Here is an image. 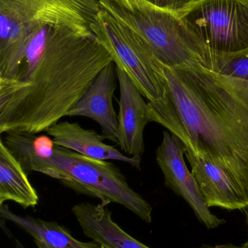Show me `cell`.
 Wrapping results in <instances>:
<instances>
[{"label": "cell", "instance_id": "1", "mask_svg": "<svg viewBox=\"0 0 248 248\" xmlns=\"http://www.w3.org/2000/svg\"><path fill=\"white\" fill-rule=\"evenodd\" d=\"M112 62L96 36L56 26L33 31L23 42L15 77L0 80V134L46 131Z\"/></svg>", "mask_w": 248, "mask_h": 248}, {"label": "cell", "instance_id": "2", "mask_svg": "<svg viewBox=\"0 0 248 248\" xmlns=\"http://www.w3.org/2000/svg\"><path fill=\"white\" fill-rule=\"evenodd\" d=\"M165 97L148 103L152 122L195 155L227 169L248 194V81L199 62L165 66Z\"/></svg>", "mask_w": 248, "mask_h": 248}, {"label": "cell", "instance_id": "3", "mask_svg": "<svg viewBox=\"0 0 248 248\" xmlns=\"http://www.w3.org/2000/svg\"><path fill=\"white\" fill-rule=\"evenodd\" d=\"M2 140L28 174L43 173L80 193L120 204L151 223L152 207L130 186L114 163L85 157L55 143L42 149V139L36 134L7 133Z\"/></svg>", "mask_w": 248, "mask_h": 248}, {"label": "cell", "instance_id": "4", "mask_svg": "<svg viewBox=\"0 0 248 248\" xmlns=\"http://www.w3.org/2000/svg\"><path fill=\"white\" fill-rule=\"evenodd\" d=\"M100 9L99 0H0V80L15 77L23 42L33 31L56 26L95 36Z\"/></svg>", "mask_w": 248, "mask_h": 248}, {"label": "cell", "instance_id": "5", "mask_svg": "<svg viewBox=\"0 0 248 248\" xmlns=\"http://www.w3.org/2000/svg\"><path fill=\"white\" fill-rule=\"evenodd\" d=\"M99 1L102 9L141 36L165 66H185L203 58L205 44L173 13L144 0H132V10L110 0Z\"/></svg>", "mask_w": 248, "mask_h": 248}, {"label": "cell", "instance_id": "6", "mask_svg": "<svg viewBox=\"0 0 248 248\" xmlns=\"http://www.w3.org/2000/svg\"><path fill=\"white\" fill-rule=\"evenodd\" d=\"M92 31L144 97L157 102L165 97V66L141 36L102 8Z\"/></svg>", "mask_w": 248, "mask_h": 248}, {"label": "cell", "instance_id": "7", "mask_svg": "<svg viewBox=\"0 0 248 248\" xmlns=\"http://www.w3.org/2000/svg\"><path fill=\"white\" fill-rule=\"evenodd\" d=\"M180 18L208 49L248 48V0H203Z\"/></svg>", "mask_w": 248, "mask_h": 248}, {"label": "cell", "instance_id": "8", "mask_svg": "<svg viewBox=\"0 0 248 248\" xmlns=\"http://www.w3.org/2000/svg\"><path fill=\"white\" fill-rule=\"evenodd\" d=\"M186 150L184 144L174 134L163 132V141L156 151V160L164 175L165 186L185 200L207 229L218 228L226 221L210 211L195 176L185 163Z\"/></svg>", "mask_w": 248, "mask_h": 248}, {"label": "cell", "instance_id": "9", "mask_svg": "<svg viewBox=\"0 0 248 248\" xmlns=\"http://www.w3.org/2000/svg\"><path fill=\"white\" fill-rule=\"evenodd\" d=\"M119 87L118 144L124 154L141 157L144 153V131L152 122L148 103L128 74L116 66Z\"/></svg>", "mask_w": 248, "mask_h": 248}, {"label": "cell", "instance_id": "10", "mask_svg": "<svg viewBox=\"0 0 248 248\" xmlns=\"http://www.w3.org/2000/svg\"><path fill=\"white\" fill-rule=\"evenodd\" d=\"M186 158L207 205L228 211L248 208V194L227 169L186 150Z\"/></svg>", "mask_w": 248, "mask_h": 248}, {"label": "cell", "instance_id": "11", "mask_svg": "<svg viewBox=\"0 0 248 248\" xmlns=\"http://www.w3.org/2000/svg\"><path fill=\"white\" fill-rule=\"evenodd\" d=\"M116 81V65L112 62L98 74L67 116H83L95 121L100 125L102 135L118 144V116L113 106Z\"/></svg>", "mask_w": 248, "mask_h": 248}, {"label": "cell", "instance_id": "12", "mask_svg": "<svg viewBox=\"0 0 248 248\" xmlns=\"http://www.w3.org/2000/svg\"><path fill=\"white\" fill-rule=\"evenodd\" d=\"M46 132L55 145L72 150L85 157L100 160H117L141 170V157H131L103 142L106 137L93 130L85 129L77 123L61 122L50 127Z\"/></svg>", "mask_w": 248, "mask_h": 248}, {"label": "cell", "instance_id": "13", "mask_svg": "<svg viewBox=\"0 0 248 248\" xmlns=\"http://www.w3.org/2000/svg\"><path fill=\"white\" fill-rule=\"evenodd\" d=\"M109 203V201H100L97 205L84 202L73 207L72 213L84 235L114 248H150L131 237L112 220V213L106 208Z\"/></svg>", "mask_w": 248, "mask_h": 248}, {"label": "cell", "instance_id": "14", "mask_svg": "<svg viewBox=\"0 0 248 248\" xmlns=\"http://www.w3.org/2000/svg\"><path fill=\"white\" fill-rule=\"evenodd\" d=\"M0 216L32 236L37 248H101V244L95 241H79L65 227L54 221L17 215L10 211L7 205H1Z\"/></svg>", "mask_w": 248, "mask_h": 248}, {"label": "cell", "instance_id": "15", "mask_svg": "<svg viewBox=\"0 0 248 248\" xmlns=\"http://www.w3.org/2000/svg\"><path fill=\"white\" fill-rule=\"evenodd\" d=\"M13 201L24 209L35 208L39 196L21 163L0 140V205Z\"/></svg>", "mask_w": 248, "mask_h": 248}, {"label": "cell", "instance_id": "16", "mask_svg": "<svg viewBox=\"0 0 248 248\" xmlns=\"http://www.w3.org/2000/svg\"><path fill=\"white\" fill-rule=\"evenodd\" d=\"M199 62L214 72L248 81V48L237 52H224L207 47Z\"/></svg>", "mask_w": 248, "mask_h": 248}, {"label": "cell", "instance_id": "17", "mask_svg": "<svg viewBox=\"0 0 248 248\" xmlns=\"http://www.w3.org/2000/svg\"><path fill=\"white\" fill-rule=\"evenodd\" d=\"M146 2L181 17L203 0H144Z\"/></svg>", "mask_w": 248, "mask_h": 248}, {"label": "cell", "instance_id": "18", "mask_svg": "<svg viewBox=\"0 0 248 248\" xmlns=\"http://www.w3.org/2000/svg\"><path fill=\"white\" fill-rule=\"evenodd\" d=\"M198 248H243L242 246H237L231 243H227V244L215 245V246H209V245H203L201 247Z\"/></svg>", "mask_w": 248, "mask_h": 248}, {"label": "cell", "instance_id": "19", "mask_svg": "<svg viewBox=\"0 0 248 248\" xmlns=\"http://www.w3.org/2000/svg\"><path fill=\"white\" fill-rule=\"evenodd\" d=\"M110 1L116 3L125 8L132 10V0H110Z\"/></svg>", "mask_w": 248, "mask_h": 248}, {"label": "cell", "instance_id": "20", "mask_svg": "<svg viewBox=\"0 0 248 248\" xmlns=\"http://www.w3.org/2000/svg\"><path fill=\"white\" fill-rule=\"evenodd\" d=\"M246 221H247L248 227V208L246 209ZM243 248H248V238L247 241L242 246Z\"/></svg>", "mask_w": 248, "mask_h": 248}, {"label": "cell", "instance_id": "21", "mask_svg": "<svg viewBox=\"0 0 248 248\" xmlns=\"http://www.w3.org/2000/svg\"><path fill=\"white\" fill-rule=\"evenodd\" d=\"M101 248H114L109 247V246H106V245H101Z\"/></svg>", "mask_w": 248, "mask_h": 248}, {"label": "cell", "instance_id": "22", "mask_svg": "<svg viewBox=\"0 0 248 248\" xmlns=\"http://www.w3.org/2000/svg\"><path fill=\"white\" fill-rule=\"evenodd\" d=\"M17 246L19 248H24L20 244V243H18V242H17Z\"/></svg>", "mask_w": 248, "mask_h": 248}]
</instances>
